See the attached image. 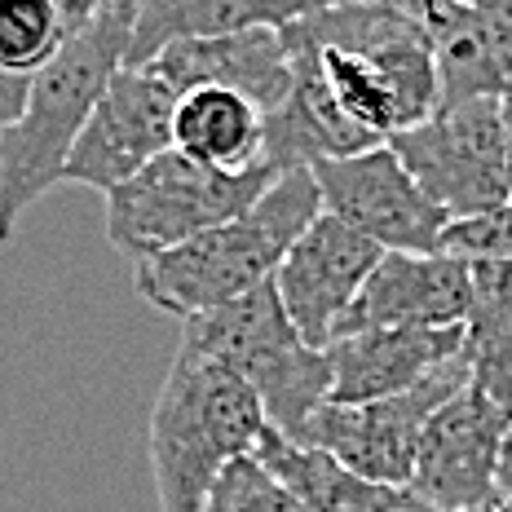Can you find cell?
Returning <instances> with one entry per match:
<instances>
[{
	"instance_id": "obj_1",
	"label": "cell",
	"mask_w": 512,
	"mask_h": 512,
	"mask_svg": "<svg viewBox=\"0 0 512 512\" xmlns=\"http://www.w3.org/2000/svg\"><path fill=\"white\" fill-rule=\"evenodd\" d=\"M336 106L376 142L424 124L442 106L433 36L420 14L389 0H349L296 18Z\"/></svg>"
},
{
	"instance_id": "obj_2",
	"label": "cell",
	"mask_w": 512,
	"mask_h": 512,
	"mask_svg": "<svg viewBox=\"0 0 512 512\" xmlns=\"http://www.w3.org/2000/svg\"><path fill=\"white\" fill-rule=\"evenodd\" d=\"M323 212L314 168H283L243 217L212 226L195 239L133 261V287L151 309L168 318H195L221 309L252 287L270 283L279 261Z\"/></svg>"
},
{
	"instance_id": "obj_3",
	"label": "cell",
	"mask_w": 512,
	"mask_h": 512,
	"mask_svg": "<svg viewBox=\"0 0 512 512\" xmlns=\"http://www.w3.org/2000/svg\"><path fill=\"white\" fill-rule=\"evenodd\" d=\"M133 0H106L89 27L62 45V53L31 76L23 115L0 137V248L14 239L23 212L62 181L80 128L124 67L133 45Z\"/></svg>"
},
{
	"instance_id": "obj_4",
	"label": "cell",
	"mask_w": 512,
	"mask_h": 512,
	"mask_svg": "<svg viewBox=\"0 0 512 512\" xmlns=\"http://www.w3.org/2000/svg\"><path fill=\"white\" fill-rule=\"evenodd\" d=\"M270 429L256 389L212 358L173 354L151 411V468L164 512H199L239 455Z\"/></svg>"
},
{
	"instance_id": "obj_5",
	"label": "cell",
	"mask_w": 512,
	"mask_h": 512,
	"mask_svg": "<svg viewBox=\"0 0 512 512\" xmlns=\"http://www.w3.org/2000/svg\"><path fill=\"white\" fill-rule=\"evenodd\" d=\"M177 354L212 358L239 371L261 398L270 429L292 442H305L314 415L332 402V358L301 340L274 279L221 309L186 318Z\"/></svg>"
},
{
	"instance_id": "obj_6",
	"label": "cell",
	"mask_w": 512,
	"mask_h": 512,
	"mask_svg": "<svg viewBox=\"0 0 512 512\" xmlns=\"http://www.w3.org/2000/svg\"><path fill=\"white\" fill-rule=\"evenodd\" d=\"M274 177H279L274 164L230 173V168L199 164L186 151L168 146L164 155H155L106 195V239L115 252L142 261V256L177 248L212 226L243 217L270 190Z\"/></svg>"
},
{
	"instance_id": "obj_7",
	"label": "cell",
	"mask_w": 512,
	"mask_h": 512,
	"mask_svg": "<svg viewBox=\"0 0 512 512\" xmlns=\"http://www.w3.org/2000/svg\"><path fill=\"white\" fill-rule=\"evenodd\" d=\"M389 146L451 221L508 204V120L499 98L446 102L424 124L389 137Z\"/></svg>"
},
{
	"instance_id": "obj_8",
	"label": "cell",
	"mask_w": 512,
	"mask_h": 512,
	"mask_svg": "<svg viewBox=\"0 0 512 512\" xmlns=\"http://www.w3.org/2000/svg\"><path fill=\"white\" fill-rule=\"evenodd\" d=\"M468 380H473V362L460 354L446 362V367H437L429 380L411 384L402 393H389V398L327 402L314 415V424H309L305 446H323L340 464H349L354 473L371 477V482L407 490L415 473V455H420L424 424Z\"/></svg>"
},
{
	"instance_id": "obj_9",
	"label": "cell",
	"mask_w": 512,
	"mask_h": 512,
	"mask_svg": "<svg viewBox=\"0 0 512 512\" xmlns=\"http://www.w3.org/2000/svg\"><path fill=\"white\" fill-rule=\"evenodd\" d=\"M508 424L512 402L468 380L424 424L407 495L437 512L504 504V495H499V451H504Z\"/></svg>"
},
{
	"instance_id": "obj_10",
	"label": "cell",
	"mask_w": 512,
	"mask_h": 512,
	"mask_svg": "<svg viewBox=\"0 0 512 512\" xmlns=\"http://www.w3.org/2000/svg\"><path fill=\"white\" fill-rule=\"evenodd\" d=\"M309 168L323 190V212L349 221L384 252H442L451 217L424 195L389 142L358 155L318 159Z\"/></svg>"
},
{
	"instance_id": "obj_11",
	"label": "cell",
	"mask_w": 512,
	"mask_h": 512,
	"mask_svg": "<svg viewBox=\"0 0 512 512\" xmlns=\"http://www.w3.org/2000/svg\"><path fill=\"white\" fill-rule=\"evenodd\" d=\"M181 93L155 67H120L80 128L62 181L111 195L137 168L173 146V115Z\"/></svg>"
},
{
	"instance_id": "obj_12",
	"label": "cell",
	"mask_w": 512,
	"mask_h": 512,
	"mask_svg": "<svg viewBox=\"0 0 512 512\" xmlns=\"http://www.w3.org/2000/svg\"><path fill=\"white\" fill-rule=\"evenodd\" d=\"M380 256V243H371L362 230L332 217V212H318L314 226L287 248L279 270H274V287H279L305 345H332L340 318L362 292L367 274L380 265Z\"/></svg>"
},
{
	"instance_id": "obj_13",
	"label": "cell",
	"mask_w": 512,
	"mask_h": 512,
	"mask_svg": "<svg viewBox=\"0 0 512 512\" xmlns=\"http://www.w3.org/2000/svg\"><path fill=\"white\" fill-rule=\"evenodd\" d=\"M473 305V265L451 252H384L336 336L371 327H460Z\"/></svg>"
},
{
	"instance_id": "obj_14",
	"label": "cell",
	"mask_w": 512,
	"mask_h": 512,
	"mask_svg": "<svg viewBox=\"0 0 512 512\" xmlns=\"http://www.w3.org/2000/svg\"><path fill=\"white\" fill-rule=\"evenodd\" d=\"M146 67H155L177 93L199 89V84H217V89H234L243 98H252L265 115L296 84V58H292L283 27H252V31H230V36L173 40Z\"/></svg>"
},
{
	"instance_id": "obj_15",
	"label": "cell",
	"mask_w": 512,
	"mask_h": 512,
	"mask_svg": "<svg viewBox=\"0 0 512 512\" xmlns=\"http://www.w3.org/2000/svg\"><path fill=\"white\" fill-rule=\"evenodd\" d=\"M460 327H371V332L336 336L332 358V402H376L429 380L437 367L464 354Z\"/></svg>"
},
{
	"instance_id": "obj_16",
	"label": "cell",
	"mask_w": 512,
	"mask_h": 512,
	"mask_svg": "<svg viewBox=\"0 0 512 512\" xmlns=\"http://www.w3.org/2000/svg\"><path fill=\"white\" fill-rule=\"evenodd\" d=\"M283 36L296 58V84L265 115V164H274L283 173V168H301V164H318V159H340V155H358L380 146L367 128H358L336 106L323 71H318L314 49L296 36L292 23L283 27Z\"/></svg>"
},
{
	"instance_id": "obj_17",
	"label": "cell",
	"mask_w": 512,
	"mask_h": 512,
	"mask_svg": "<svg viewBox=\"0 0 512 512\" xmlns=\"http://www.w3.org/2000/svg\"><path fill=\"white\" fill-rule=\"evenodd\" d=\"M415 14L433 36L442 106L464 98L512 102V18H495L468 0H420Z\"/></svg>"
},
{
	"instance_id": "obj_18",
	"label": "cell",
	"mask_w": 512,
	"mask_h": 512,
	"mask_svg": "<svg viewBox=\"0 0 512 512\" xmlns=\"http://www.w3.org/2000/svg\"><path fill=\"white\" fill-rule=\"evenodd\" d=\"M349 0H133L137 23L124 67H146L173 40L230 36L252 27H287L318 9H336Z\"/></svg>"
},
{
	"instance_id": "obj_19",
	"label": "cell",
	"mask_w": 512,
	"mask_h": 512,
	"mask_svg": "<svg viewBox=\"0 0 512 512\" xmlns=\"http://www.w3.org/2000/svg\"><path fill=\"white\" fill-rule=\"evenodd\" d=\"M252 455L301 499L305 512H398L407 504V490L371 482L340 464L332 451L292 442L279 429H265Z\"/></svg>"
},
{
	"instance_id": "obj_20",
	"label": "cell",
	"mask_w": 512,
	"mask_h": 512,
	"mask_svg": "<svg viewBox=\"0 0 512 512\" xmlns=\"http://www.w3.org/2000/svg\"><path fill=\"white\" fill-rule=\"evenodd\" d=\"M173 146L199 164L243 173L265 164V111L234 89L199 84L177 98Z\"/></svg>"
},
{
	"instance_id": "obj_21",
	"label": "cell",
	"mask_w": 512,
	"mask_h": 512,
	"mask_svg": "<svg viewBox=\"0 0 512 512\" xmlns=\"http://www.w3.org/2000/svg\"><path fill=\"white\" fill-rule=\"evenodd\" d=\"M473 265V305L464 318V358L473 362V384L512 402V261Z\"/></svg>"
},
{
	"instance_id": "obj_22",
	"label": "cell",
	"mask_w": 512,
	"mask_h": 512,
	"mask_svg": "<svg viewBox=\"0 0 512 512\" xmlns=\"http://www.w3.org/2000/svg\"><path fill=\"white\" fill-rule=\"evenodd\" d=\"M71 40L53 0H0V67L36 76Z\"/></svg>"
},
{
	"instance_id": "obj_23",
	"label": "cell",
	"mask_w": 512,
	"mask_h": 512,
	"mask_svg": "<svg viewBox=\"0 0 512 512\" xmlns=\"http://www.w3.org/2000/svg\"><path fill=\"white\" fill-rule=\"evenodd\" d=\"M199 512H305V508L256 455H239V460L212 482Z\"/></svg>"
},
{
	"instance_id": "obj_24",
	"label": "cell",
	"mask_w": 512,
	"mask_h": 512,
	"mask_svg": "<svg viewBox=\"0 0 512 512\" xmlns=\"http://www.w3.org/2000/svg\"><path fill=\"white\" fill-rule=\"evenodd\" d=\"M442 252L464 261H512V204L451 221L442 234Z\"/></svg>"
},
{
	"instance_id": "obj_25",
	"label": "cell",
	"mask_w": 512,
	"mask_h": 512,
	"mask_svg": "<svg viewBox=\"0 0 512 512\" xmlns=\"http://www.w3.org/2000/svg\"><path fill=\"white\" fill-rule=\"evenodd\" d=\"M31 98V76H18V71L0 67V137L14 128V120L23 115V106Z\"/></svg>"
},
{
	"instance_id": "obj_26",
	"label": "cell",
	"mask_w": 512,
	"mask_h": 512,
	"mask_svg": "<svg viewBox=\"0 0 512 512\" xmlns=\"http://www.w3.org/2000/svg\"><path fill=\"white\" fill-rule=\"evenodd\" d=\"M58 5V14H62V23H67V31L76 36L80 27H89L93 18H98V9L106 5V0H53Z\"/></svg>"
},
{
	"instance_id": "obj_27",
	"label": "cell",
	"mask_w": 512,
	"mask_h": 512,
	"mask_svg": "<svg viewBox=\"0 0 512 512\" xmlns=\"http://www.w3.org/2000/svg\"><path fill=\"white\" fill-rule=\"evenodd\" d=\"M499 495L512 499V424L504 433V451H499Z\"/></svg>"
},
{
	"instance_id": "obj_28",
	"label": "cell",
	"mask_w": 512,
	"mask_h": 512,
	"mask_svg": "<svg viewBox=\"0 0 512 512\" xmlns=\"http://www.w3.org/2000/svg\"><path fill=\"white\" fill-rule=\"evenodd\" d=\"M468 5L486 9V14H495V18H512V0H468Z\"/></svg>"
},
{
	"instance_id": "obj_29",
	"label": "cell",
	"mask_w": 512,
	"mask_h": 512,
	"mask_svg": "<svg viewBox=\"0 0 512 512\" xmlns=\"http://www.w3.org/2000/svg\"><path fill=\"white\" fill-rule=\"evenodd\" d=\"M504 120H508V204H512V102H504Z\"/></svg>"
},
{
	"instance_id": "obj_30",
	"label": "cell",
	"mask_w": 512,
	"mask_h": 512,
	"mask_svg": "<svg viewBox=\"0 0 512 512\" xmlns=\"http://www.w3.org/2000/svg\"><path fill=\"white\" fill-rule=\"evenodd\" d=\"M398 512H433V508H429V504H420V499H411V495H407V504H402Z\"/></svg>"
},
{
	"instance_id": "obj_31",
	"label": "cell",
	"mask_w": 512,
	"mask_h": 512,
	"mask_svg": "<svg viewBox=\"0 0 512 512\" xmlns=\"http://www.w3.org/2000/svg\"><path fill=\"white\" fill-rule=\"evenodd\" d=\"M389 5H402V9H411V14H415V9H420V0H389Z\"/></svg>"
},
{
	"instance_id": "obj_32",
	"label": "cell",
	"mask_w": 512,
	"mask_h": 512,
	"mask_svg": "<svg viewBox=\"0 0 512 512\" xmlns=\"http://www.w3.org/2000/svg\"><path fill=\"white\" fill-rule=\"evenodd\" d=\"M495 508H499V504H495ZM495 508H460V512H495ZM433 512H437V508H433Z\"/></svg>"
},
{
	"instance_id": "obj_33",
	"label": "cell",
	"mask_w": 512,
	"mask_h": 512,
	"mask_svg": "<svg viewBox=\"0 0 512 512\" xmlns=\"http://www.w3.org/2000/svg\"><path fill=\"white\" fill-rule=\"evenodd\" d=\"M495 512H512V499H504V504H499Z\"/></svg>"
}]
</instances>
